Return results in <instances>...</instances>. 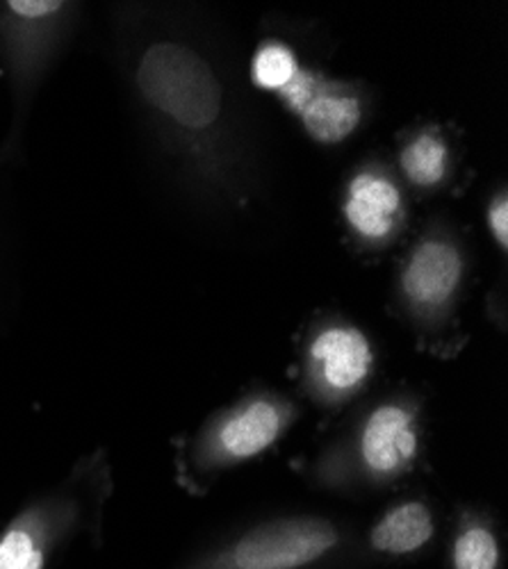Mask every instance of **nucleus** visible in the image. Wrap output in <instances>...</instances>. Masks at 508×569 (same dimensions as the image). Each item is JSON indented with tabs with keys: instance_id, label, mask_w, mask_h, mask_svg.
Masks as SVG:
<instances>
[{
	"instance_id": "f257e3e1",
	"label": "nucleus",
	"mask_w": 508,
	"mask_h": 569,
	"mask_svg": "<svg viewBox=\"0 0 508 569\" xmlns=\"http://www.w3.org/2000/svg\"><path fill=\"white\" fill-rule=\"evenodd\" d=\"M142 99L182 128H206L221 112V87L208 62L178 41H156L135 69Z\"/></svg>"
},
{
	"instance_id": "f03ea898",
	"label": "nucleus",
	"mask_w": 508,
	"mask_h": 569,
	"mask_svg": "<svg viewBox=\"0 0 508 569\" xmlns=\"http://www.w3.org/2000/svg\"><path fill=\"white\" fill-rule=\"evenodd\" d=\"M338 542L327 521L288 519L251 531L203 569H299L325 556Z\"/></svg>"
},
{
	"instance_id": "7ed1b4c3",
	"label": "nucleus",
	"mask_w": 508,
	"mask_h": 569,
	"mask_svg": "<svg viewBox=\"0 0 508 569\" xmlns=\"http://www.w3.org/2000/svg\"><path fill=\"white\" fill-rule=\"evenodd\" d=\"M78 506L64 499L34 503L0 538V569H43L58 540L73 531Z\"/></svg>"
},
{
	"instance_id": "20e7f679",
	"label": "nucleus",
	"mask_w": 508,
	"mask_h": 569,
	"mask_svg": "<svg viewBox=\"0 0 508 569\" xmlns=\"http://www.w3.org/2000/svg\"><path fill=\"white\" fill-rule=\"evenodd\" d=\"M372 369V349L356 328L336 326L310 347V373L317 390L342 397L362 386Z\"/></svg>"
},
{
	"instance_id": "39448f33",
	"label": "nucleus",
	"mask_w": 508,
	"mask_h": 569,
	"mask_svg": "<svg viewBox=\"0 0 508 569\" xmlns=\"http://www.w3.org/2000/svg\"><path fill=\"white\" fill-rule=\"evenodd\" d=\"M286 412L273 401H251L228 415L212 436L210 451L217 462L247 460L265 451L281 436Z\"/></svg>"
},
{
	"instance_id": "423d86ee",
	"label": "nucleus",
	"mask_w": 508,
	"mask_h": 569,
	"mask_svg": "<svg viewBox=\"0 0 508 569\" xmlns=\"http://www.w3.org/2000/svg\"><path fill=\"white\" fill-rule=\"evenodd\" d=\"M360 453L365 465L381 477L401 471L418 453V431L408 410L401 406H381L367 419Z\"/></svg>"
},
{
	"instance_id": "0eeeda50",
	"label": "nucleus",
	"mask_w": 508,
	"mask_h": 569,
	"mask_svg": "<svg viewBox=\"0 0 508 569\" xmlns=\"http://www.w3.org/2000/svg\"><path fill=\"white\" fill-rule=\"evenodd\" d=\"M458 251L447 242H425L412 253L404 271V290L408 299L427 310L440 308L456 292L460 282Z\"/></svg>"
},
{
	"instance_id": "6e6552de",
	"label": "nucleus",
	"mask_w": 508,
	"mask_h": 569,
	"mask_svg": "<svg viewBox=\"0 0 508 569\" xmlns=\"http://www.w3.org/2000/svg\"><path fill=\"white\" fill-rule=\"evenodd\" d=\"M401 208V197L395 182L377 173H360L353 178L345 214L365 240H384L392 230Z\"/></svg>"
},
{
	"instance_id": "1a4fd4ad",
	"label": "nucleus",
	"mask_w": 508,
	"mask_h": 569,
	"mask_svg": "<svg viewBox=\"0 0 508 569\" xmlns=\"http://www.w3.org/2000/svg\"><path fill=\"white\" fill-rule=\"evenodd\" d=\"M434 536V517L422 503H404L390 510L372 531V545L386 553H410Z\"/></svg>"
},
{
	"instance_id": "9d476101",
	"label": "nucleus",
	"mask_w": 508,
	"mask_h": 569,
	"mask_svg": "<svg viewBox=\"0 0 508 569\" xmlns=\"http://www.w3.org/2000/svg\"><path fill=\"white\" fill-rule=\"evenodd\" d=\"M303 123L308 132L325 144L342 141L360 121V106L345 93H319L306 101Z\"/></svg>"
},
{
	"instance_id": "9b49d317",
	"label": "nucleus",
	"mask_w": 508,
	"mask_h": 569,
	"mask_svg": "<svg viewBox=\"0 0 508 569\" xmlns=\"http://www.w3.org/2000/svg\"><path fill=\"white\" fill-rule=\"evenodd\" d=\"M445 162H447V151L442 147V141L434 134H422L418 139H412L401 153V164L406 176L415 184H422V187H431L440 182L445 173Z\"/></svg>"
},
{
	"instance_id": "f8f14e48",
	"label": "nucleus",
	"mask_w": 508,
	"mask_h": 569,
	"mask_svg": "<svg viewBox=\"0 0 508 569\" xmlns=\"http://www.w3.org/2000/svg\"><path fill=\"white\" fill-rule=\"evenodd\" d=\"M499 547L486 527H470L456 538L454 569H497Z\"/></svg>"
},
{
	"instance_id": "ddd939ff",
	"label": "nucleus",
	"mask_w": 508,
	"mask_h": 569,
	"mask_svg": "<svg viewBox=\"0 0 508 569\" xmlns=\"http://www.w3.org/2000/svg\"><path fill=\"white\" fill-rule=\"evenodd\" d=\"M297 73V60L286 46L269 43L258 51L253 62V80L262 89H286Z\"/></svg>"
},
{
	"instance_id": "4468645a",
	"label": "nucleus",
	"mask_w": 508,
	"mask_h": 569,
	"mask_svg": "<svg viewBox=\"0 0 508 569\" xmlns=\"http://www.w3.org/2000/svg\"><path fill=\"white\" fill-rule=\"evenodd\" d=\"M490 230L497 237L501 249L508 244V201L506 197H499L490 208Z\"/></svg>"
}]
</instances>
